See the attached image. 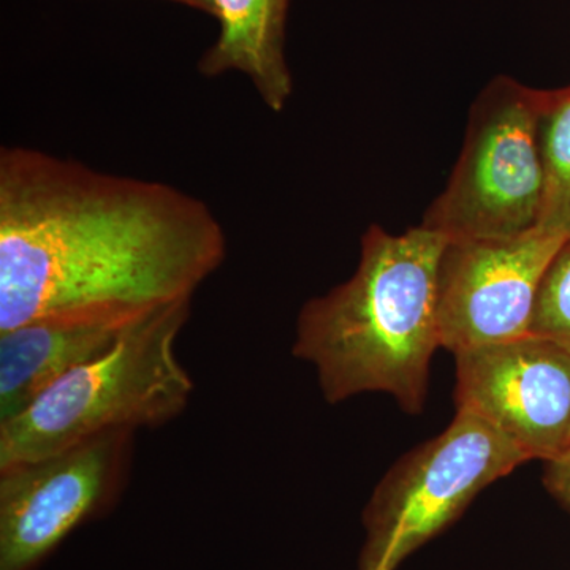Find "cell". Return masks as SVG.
<instances>
[{"label": "cell", "instance_id": "1", "mask_svg": "<svg viewBox=\"0 0 570 570\" xmlns=\"http://www.w3.org/2000/svg\"><path fill=\"white\" fill-rule=\"evenodd\" d=\"M213 209L178 187L40 149L0 151V332L36 321H138L223 266Z\"/></svg>", "mask_w": 570, "mask_h": 570}, {"label": "cell", "instance_id": "2", "mask_svg": "<svg viewBox=\"0 0 570 570\" xmlns=\"http://www.w3.org/2000/svg\"><path fill=\"white\" fill-rule=\"evenodd\" d=\"M448 243L422 224L400 235L371 225L354 275L302 307L294 355L316 367L330 404L385 393L407 414L423 411L442 347L439 268Z\"/></svg>", "mask_w": 570, "mask_h": 570}, {"label": "cell", "instance_id": "3", "mask_svg": "<svg viewBox=\"0 0 570 570\" xmlns=\"http://www.w3.org/2000/svg\"><path fill=\"white\" fill-rule=\"evenodd\" d=\"M190 306L193 299H184L138 318L102 355L71 370L17 417L0 422V469L110 431L178 419L194 393L176 352Z\"/></svg>", "mask_w": 570, "mask_h": 570}, {"label": "cell", "instance_id": "4", "mask_svg": "<svg viewBox=\"0 0 570 570\" xmlns=\"http://www.w3.org/2000/svg\"><path fill=\"white\" fill-rule=\"evenodd\" d=\"M546 91L501 77L469 111L463 149L423 227L449 242L501 239L538 227L546 198Z\"/></svg>", "mask_w": 570, "mask_h": 570}, {"label": "cell", "instance_id": "5", "mask_svg": "<svg viewBox=\"0 0 570 570\" xmlns=\"http://www.w3.org/2000/svg\"><path fill=\"white\" fill-rule=\"evenodd\" d=\"M528 456L469 409L390 468L363 510L358 570H396Z\"/></svg>", "mask_w": 570, "mask_h": 570}, {"label": "cell", "instance_id": "6", "mask_svg": "<svg viewBox=\"0 0 570 570\" xmlns=\"http://www.w3.org/2000/svg\"><path fill=\"white\" fill-rule=\"evenodd\" d=\"M118 430L0 469V570H36L86 521L111 508L132 463Z\"/></svg>", "mask_w": 570, "mask_h": 570}, {"label": "cell", "instance_id": "7", "mask_svg": "<svg viewBox=\"0 0 570 570\" xmlns=\"http://www.w3.org/2000/svg\"><path fill=\"white\" fill-rule=\"evenodd\" d=\"M569 243L540 224L512 238L449 242L439 268L441 346L455 355L530 335L540 285Z\"/></svg>", "mask_w": 570, "mask_h": 570}, {"label": "cell", "instance_id": "8", "mask_svg": "<svg viewBox=\"0 0 570 570\" xmlns=\"http://www.w3.org/2000/svg\"><path fill=\"white\" fill-rule=\"evenodd\" d=\"M456 409L491 423L528 456L546 463L570 449V348L521 336L455 354Z\"/></svg>", "mask_w": 570, "mask_h": 570}, {"label": "cell", "instance_id": "9", "mask_svg": "<svg viewBox=\"0 0 570 570\" xmlns=\"http://www.w3.org/2000/svg\"><path fill=\"white\" fill-rule=\"evenodd\" d=\"M134 322L36 321L0 332V422L17 417L71 370L102 355Z\"/></svg>", "mask_w": 570, "mask_h": 570}, {"label": "cell", "instance_id": "10", "mask_svg": "<svg viewBox=\"0 0 570 570\" xmlns=\"http://www.w3.org/2000/svg\"><path fill=\"white\" fill-rule=\"evenodd\" d=\"M288 6L291 0H212L219 32L197 63L200 75H245L269 110L283 111L294 92L285 55Z\"/></svg>", "mask_w": 570, "mask_h": 570}, {"label": "cell", "instance_id": "11", "mask_svg": "<svg viewBox=\"0 0 570 570\" xmlns=\"http://www.w3.org/2000/svg\"><path fill=\"white\" fill-rule=\"evenodd\" d=\"M540 137L546 164L540 225L561 232L570 242V86L546 91Z\"/></svg>", "mask_w": 570, "mask_h": 570}, {"label": "cell", "instance_id": "12", "mask_svg": "<svg viewBox=\"0 0 570 570\" xmlns=\"http://www.w3.org/2000/svg\"><path fill=\"white\" fill-rule=\"evenodd\" d=\"M531 333L570 348V243L554 258L540 285Z\"/></svg>", "mask_w": 570, "mask_h": 570}, {"label": "cell", "instance_id": "13", "mask_svg": "<svg viewBox=\"0 0 570 570\" xmlns=\"http://www.w3.org/2000/svg\"><path fill=\"white\" fill-rule=\"evenodd\" d=\"M543 483L551 497L560 502L561 508L570 513V449L560 459L547 463Z\"/></svg>", "mask_w": 570, "mask_h": 570}, {"label": "cell", "instance_id": "14", "mask_svg": "<svg viewBox=\"0 0 570 570\" xmlns=\"http://www.w3.org/2000/svg\"><path fill=\"white\" fill-rule=\"evenodd\" d=\"M170 2L181 3V6L189 7V9L204 11V13L213 17L212 0H170Z\"/></svg>", "mask_w": 570, "mask_h": 570}]
</instances>
